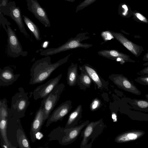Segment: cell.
<instances>
[{
    "mask_svg": "<svg viewBox=\"0 0 148 148\" xmlns=\"http://www.w3.org/2000/svg\"><path fill=\"white\" fill-rule=\"evenodd\" d=\"M143 60L144 61H147V62L143 64V65L144 66H148V52L144 56Z\"/></svg>",
    "mask_w": 148,
    "mask_h": 148,
    "instance_id": "e575fe53",
    "label": "cell"
},
{
    "mask_svg": "<svg viewBox=\"0 0 148 148\" xmlns=\"http://www.w3.org/2000/svg\"><path fill=\"white\" fill-rule=\"evenodd\" d=\"M64 130V128L60 126L53 129L48 136L49 140H57L58 143L60 144L63 138L66 135Z\"/></svg>",
    "mask_w": 148,
    "mask_h": 148,
    "instance_id": "d4e9b609",
    "label": "cell"
},
{
    "mask_svg": "<svg viewBox=\"0 0 148 148\" xmlns=\"http://www.w3.org/2000/svg\"><path fill=\"white\" fill-rule=\"evenodd\" d=\"M108 78L119 88L135 95H140L141 94L133 82L122 74H112Z\"/></svg>",
    "mask_w": 148,
    "mask_h": 148,
    "instance_id": "9c48e42d",
    "label": "cell"
},
{
    "mask_svg": "<svg viewBox=\"0 0 148 148\" xmlns=\"http://www.w3.org/2000/svg\"><path fill=\"white\" fill-rule=\"evenodd\" d=\"M78 74L77 64L72 63L67 70L66 79L68 85L70 86L76 85Z\"/></svg>",
    "mask_w": 148,
    "mask_h": 148,
    "instance_id": "44dd1931",
    "label": "cell"
},
{
    "mask_svg": "<svg viewBox=\"0 0 148 148\" xmlns=\"http://www.w3.org/2000/svg\"><path fill=\"white\" fill-rule=\"evenodd\" d=\"M134 17L140 21L145 23H148V20L147 18L140 13L136 12L134 13Z\"/></svg>",
    "mask_w": 148,
    "mask_h": 148,
    "instance_id": "1f68e13d",
    "label": "cell"
},
{
    "mask_svg": "<svg viewBox=\"0 0 148 148\" xmlns=\"http://www.w3.org/2000/svg\"><path fill=\"white\" fill-rule=\"evenodd\" d=\"M82 106L79 104L69 115L64 128H70L76 126L82 117Z\"/></svg>",
    "mask_w": 148,
    "mask_h": 148,
    "instance_id": "ffe728a7",
    "label": "cell"
},
{
    "mask_svg": "<svg viewBox=\"0 0 148 148\" xmlns=\"http://www.w3.org/2000/svg\"><path fill=\"white\" fill-rule=\"evenodd\" d=\"M80 69L85 71L90 77L92 82L97 88L101 90L107 88L109 83L103 79L99 74L96 69L88 64L79 66Z\"/></svg>",
    "mask_w": 148,
    "mask_h": 148,
    "instance_id": "e0dca14e",
    "label": "cell"
},
{
    "mask_svg": "<svg viewBox=\"0 0 148 148\" xmlns=\"http://www.w3.org/2000/svg\"><path fill=\"white\" fill-rule=\"evenodd\" d=\"M121 7L123 9V12L121 13L122 15L123 16H126L128 13V8L126 5L123 4L122 5Z\"/></svg>",
    "mask_w": 148,
    "mask_h": 148,
    "instance_id": "d6a6232c",
    "label": "cell"
},
{
    "mask_svg": "<svg viewBox=\"0 0 148 148\" xmlns=\"http://www.w3.org/2000/svg\"><path fill=\"white\" fill-rule=\"evenodd\" d=\"M81 71L80 75H78L77 84L82 90H85L89 88L92 82L88 74L82 69H79Z\"/></svg>",
    "mask_w": 148,
    "mask_h": 148,
    "instance_id": "7402d4cb",
    "label": "cell"
},
{
    "mask_svg": "<svg viewBox=\"0 0 148 148\" xmlns=\"http://www.w3.org/2000/svg\"><path fill=\"white\" fill-rule=\"evenodd\" d=\"M22 17L27 27L33 34L36 40H40L42 38L40 37V30L37 26L26 16L23 15Z\"/></svg>",
    "mask_w": 148,
    "mask_h": 148,
    "instance_id": "603a6c76",
    "label": "cell"
},
{
    "mask_svg": "<svg viewBox=\"0 0 148 148\" xmlns=\"http://www.w3.org/2000/svg\"><path fill=\"white\" fill-rule=\"evenodd\" d=\"M0 7V12L10 16L16 24L20 32L26 37H28L29 36L24 26L21 10L19 7L16 6L15 1H10L5 6Z\"/></svg>",
    "mask_w": 148,
    "mask_h": 148,
    "instance_id": "ba28073f",
    "label": "cell"
},
{
    "mask_svg": "<svg viewBox=\"0 0 148 148\" xmlns=\"http://www.w3.org/2000/svg\"><path fill=\"white\" fill-rule=\"evenodd\" d=\"M101 35L105 41L114 38L113 35L109 30L102 32L101 33Z\"/></svg>",
    "mask_w": 148,
    "mask_h": 148,
    "instance_id": "4dcf8cb0",
    "label": "cell"
},
{
    "mask_svg": "<svg viewBox=\"0 0 148 148\" xmlns=\"http://www.w3.org/2000/svg\"><path fill=\"white\" fill-rule=\"evenodd\" d=\"M145 132L142 130H133L123 132L118 135L114 139L115 142L121 143L132 141L143 136Z\"/></svg>",
    "mask_w": 148,
    "mask_h": 148,
    "instance_id": "d6986e66",
    "label": "cell"
},
{
    "mask_svg": "<svg viewBox=\"0 0 148 148\" xmlns=\"http://www.w3.org/2000/svg\"><path fill=\"white\" fill-rule=\"evenodd\" d=\"M145 97L147 100H148V94L145 95Z\"/></svg>",
    "mask_w": 148,
    "mask_h": 148,
    "instance_id": "f35d334b",
    "label": "cell"
},
{
    "mask_svg": "<svg viewBox=\"0 0 148 148\" xmlns=\"http://www.w3.org/2000/svg\"><path fill=\"white\" fill-rule=\"evenodd\" d=\"M87 34V33L78 34L75 37L70 38L65 43L58 47L42 49L40 53V55L42 56H47L78 48L85 49L90 48L93 46L92 45L82 42L89 38V37L86 36Z\"/></svg>",
    "mask_w": 148,
    "mask_h": 148,
    "instance_id": "3957f363",
    "label": "cell"
},
{
    "mask_svg": "<svg viewBox=\"0 0 148 148\" xmlns=\"http://www.w3.org/2000/svg\"><path fill=\"white\" fill-rule=\"evenodd\" d=\"M7 136L9 141L15 148H31L20 118L12 116L8 121Z\"/></svg>",
    "mask_w": 148,
    "mask_h": 148,
    "instance_id": "7a4b0ae2",
    "label": "cell"
},
{
    "mask_svg": "<svg viewBox=\"0 0 148 148\" xmlns=\"http://www.w3.org/2000/svg\"><path fill=\"white\" fill-rule=\"evenodd\" d=\"M14 70L7 66L0 69V86H8L13 84L20 77V74H15Z\"/></svg>",
    "mask_w": 148,
    "mask_h": 148,
    "instance_id": "ac0fdd59",
    "label": "cell"
},
{
    "mask_svg": "<svg viewBox=\"0 0 148 148\" xmlns=\"http://www.w3.org/2000/svg\"><path fill=\"white\" fill-rule=\"evenodd\" d=\"M62 76V74H60L50 79L45 84L36 87L33 92L34 99L36 100L39 99H43L49 94L58 84Z\"/></svg>",
    "mask_w": 148,
    "mask_h": 148,
    "instance_id": "8fae6325",
    "label": "cell"
},
{
    "mask_svg": "<svg viewBox=\"0 0 148 148\" xmlns=\"http://www.w3.org/2000/svg\"><path fill=\"white\" fill-rule=\"evenodd\" d=\"M65 87L62 83L58 84L41 101V105L43 106L44 108V121L48 119L59 100Z\"/></svg>",
    "mask_w": 148,
    "mask_h": 148,
    "instance_id": "8992f818",
    "label": "cell"
},
{
    "mask_svg": "<svg viewBox=\"0 0 148 148\" xmlns=\"http://www.w3.org/2000/svg\"><path fill=\"white\" fill-rule=\"evenodd\" d=\"M9 0H0V6H5L8 3Z\"/></svg>",
    "mask_w": 148,
    "mask_h": 148,
    "instance_id": "8d00e7d4",
    "label": "cell"
},
{
    "mask_svg": "<svg viewBox=\"0 0 148 148\" xmlns=\"http://www.w3.org/2000/svg\"><path fill=\"white\" fill-rule=\"evenodd\" d=\"M72 108V101L70 100L66 101L61 104L50 114L47 119L46 126L48 127L53 123L62 120Z\"/></svg>",
    "mask_w": 148,
    "mask_h": 148,
    "instance_id": "7c38bea8",
    "label": "cell"
},
{
    "mask_svg": "<svg viewBox=\"0 0 148 148\" xmlns=\"http://www.w3.org/2000/svg\"><path fill=\"white\" fill-rule=\"evenodd\" d=\"M64 0L69 1V2H73L75 1V0Z\"/></svg>",
    "mask_w": 148,
    "mask_h": 148,
    "instance_id": "74e56055",
    "label": "cell"
},
{
    "mask_svg": "<svg viewBox=\"0 0 148 148\" xmlns=\"http://www.w3.org/2000/svg\"><path fill=\"white\" fill-rule=\"evenodd\" d=\"M12 116L10 108L8 107L7 99L6 98L1 99L0 101V119H7L8 121Z\"/></svg>",
    "mask_w": 148,
    "mask_h": 148,
    "instance_id": "484cf974",
    "label": "cell"
},
{
    "mask_svg": "<svg viewBox=\"0 0 148 148\" xmlns=\"http://www.w3.org/2000/svg\"><path fill=\"white\" fill-rule=\"evenodd\" d=\"M110 31L114 38L135 57H138L144 51L142 46L133 42L122 33Z\"/></svg>",
    "mask_w": 148,
    "mask_h": 148,
    "instance_id": "4fadbf2b",
    "label": "cell"
},
{
    "mask_svg": "<svg viewBox=\"0 0 148 148\" xmlns=\"http://www.w3.org/2000/svg\"><path fill=\"white\" fill-rule=\"evenodd\" d=\"M101 105V100L97 98L93 99L90 105V109L92 111H95L98 109Z\"/></svg>",
    "mask_w": 148,
    "mask_h": 148,
    "instance_id": "83f0119b",
    "label": "cell"
},
{
    "mask_svg": "<svg viewBox=\"0 0 148 148\" xmlns=\"http://www.w3.org/2000/svg\"><path fill=\"white\" fill-rule=\"evenodd\" d=\"M96 0H84L77 5L76 8L75 12H77L83 9L94 3Z\"/></svg>",
    "mask_w": 148,
    "mask_h": 148,
    "instance_id": "f1b7e54d",
    "label": "cell"
},
{
    "mask_svg": "<svg viewBox=\"0 0 148 148\" xmlns=\"http://www.w3.org/2000/svg\"><path fill=\"white\" fill-rule=\"evenodd\" d=\"M8 119H0V137L7 145L8 148H15L9 141L7 136V127Z\"/></svg>",
    "mask_w": 148,
    "mask_h": 148,
    "instance_id": "cb8c5ba5",
    "label": "cell"
},
{
    "mask_svg": "<svg viewBox=\"0 0 148 148\" xmlns=\"http://www.w3.org/2000/svg\"><path fill=\"white\" fill-rule=\"evenodd\" d=\"M105 125L102 119L96 121H92L85 127L81 133L82 139L80 145L81 148H91L96 138L103 132Z\"/></svg>",
    "mask_w": 148,
    "mask_h": 148,
    "instance_id": "277c9868",
    "label": "cell"
},
{
    "mask_svg": "<svg viewBox=\"0 0 148 148\" xmlns=\"http://www.w3.org/2000/svg\"><path fill=\"white\" fill-rule=\"evenodd\" d=\"M71 54L53 63H51V58L49 56L35 61L30 69L31 78L29 84H40L47 80L56 69L67 62Z\"/></svg>",
    "mask_w": 148,
    "mask_h": 148,
    "instance_id": "6da1fadb",
    "label": "cell"
},
{
    "mask_svg": "<svg viewBox=\"0 0 148 148\" xmlns=\"http://www.w3.org/2000/svg\"><path fill=\"white\" fill-rule=\"evenodd\" d=\"M9 25H7L6 31L8 35L7 53L8 55L13 58L20 56H26L28 54L27 51H23L22 47L14 31Z\"/></svg>",
    "mask_w": 148,
    "mask_h": 148,
    "instance_id": "52a82bcc",
    "label": "cell"
},
{
    "mask_svg": "<svg viewBox=\"0 0 148 148\" xmlns=\"http://www.w3.org/2000/svg\"><path fill=\"white\" fill-rule=\"evenodd\" d=\"M44 108L41 105L36 111L34 118L31 123L30 136L31 141L34 142L36 140V134L40 132L45 121L44 120Z\"/></svg>",
    "mask_w": 148,
    "mask_h": 148,
    "instance_id": "5bb4252c",
    "label": "cell"
},
{
    "mask_svg": "<svg viewBox=\"0 0 148 148\" xmlns=\"http://www.w3.org/2000/svg\"><path fill=\"white\" fill-rule=\"evenodd\" d=\"M134 81L140 84L148 86V75H142L137 77L134 79Z\"/></svg>",
    "mask_w": 148,
    "mask_h": 148,
    "instance_id": "f546056e",
    "label": "cell"
},
{
    "mask_svg": "<svg viewBox=\"0 0 148 148\" xmlns=\"http://www.w3.org/2000/svg\"><path fill=\"white\" fill-rule=\"evenodd\" d=\"M130 104L134 109L144 112H148V100L134 99L130 101Z\"/></svg>",
    "mask_w": 148,
    "mask_h": 148,
    "instance_id": "4316f807",
    "label": "cell"
},
{
    "mask_svg": "<svg viewBox=\"0 0 148 148\" xmlns=\"http://www.w3.org/2000/svg\"><path fill=\"white\" fill-rule=\"evenodd\" d=\"M137 74L140 75H148V66L138 72Z\"/></svg>",
    "mask_w": 148,
    "mask_h": 148,
    "instance_id": "836d02e7",
    "label": "cell"
},
{
    "mask_svg": "<svg viewBox=\"0 0 148 148\" xmlns=\"http://www.w3.org/2000/svg\"><path fill=\"white\" fill-rule=\"evenodd\" d=\"M26 1L28 10L45 27H50V22L46 12L37 0H26Z\"/></svg>",
    "mask_w": 148,
    "mask_h": 148,
    "instance_id": "30bf717a",
    "label": "cell"
},
{
    "mask_svg": "<svg viewBox=\"0 0 148 148\" xmlns=\"http://www.w3.org/2000/svg\"><path fill=\"white\" fill-rule=\"evenodd\" d=\"M112 118L114 122H116L117 121V116L116 114L114 112L112 113Z\"/></svg>",
    "mask_w": 148,
    "mask_h": 148,
    "instance_id": "d590c367",
    "label": "cell"
},
{
    "mask_svg": "<svg viewBox=\"0 0 148 148\" xmlns=\"http://www.w3.org/2000/svg\"><path fill=\"white\" fill-rule=\"evenodd\" d=\"M97 53L103 57L119 62L121 64L128 62H135L129 56L116 49L102 50L98 51Z\"/></svg>",
    "mask_w": 148,
    "mask_h": 148,
    "instance_id": "2e32d148",
    "label": "cell"
},
{
    "mask_svg": "<svg viewBox=\"0 0 148 148\" xmlns=\"http://www.w3.org/2000/svg\"><path fill=\"white\" fill-rule=\"evenodd\" d=\"M89 123V120H87L79 125L70 128H64V130L66 135L63 138L60 144L65 146L75 141L81 133L82 130Z\"/></svg>",
    "mask_w": 148,
    "mask_h": 148,
    "instance_id": "9a60e30c",
    "label": "cell"
},
{
    "mask_svg": "<svg viewBox=\"0 0 148 148\" xmlns=\"http://www.w3.org/2000/svg\"><path fill=\"white\" fill-rule=\"evenodd\" d=\"M12 98L10 109L13 116L20 119L25 116L26 109L30 102L28 93L21 87Z\"/></svg>",
    "mask_w": 148,
    "mask_h": 148,
    "instance_id": "5b68a950",
    "label": "cell"
}]
</instances>
